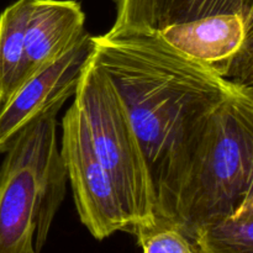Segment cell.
I'll use <instances>...</instances> for the list:
<instances>
[{
	"label": "cell",
	"instance_id": "obj_1",
	"mask_svg": "<svg viewBox=\"0 0 253 253\" xmlns=\"http://www.w3.org/2000/svg\"><path fill=\"white\" fill-rule=\"evenodd\" d=\"M93 58L124 101L155 187L158 221L172 222L193 153L212 111L237 86L167 43L158 31L93 36Z\"/></svg>",
	"mask_w": 253,
	"mask_h": 253
},
{
	"label": "cell",
	"instance_id": "obj_2",
	"mask_svg": "<svg viewBox=\"0 0 253 253\" xmlns=\"http://www.w3.org/2000/svg\"><path fill=\"white\" fill-rule=\"evenodd\" d=\"M253 193V99L241 89L208 119L183 180L173 224L189 239L231 216Z\"/></svg>",
	"mask_w": 253,
	"mask_h": 253
},
{
	"label": "cell",
	"instance_id": "obj_3",
	"mask_svg": "<svg viewBox=\"0 0 253 253\" xmlns=\"http://www.w3.org/2000/svg\"><path fill=\"white\" fill-rule=\"evenodd\" d=\"M0 167V253H40L66 195L57 115L17 135Z\"/></svg>",
	"mask_w": 253,
	"mask_h": 253
},
{
	"label": "cell",
	"instance_id": "obj_4",
	"mask_svg": "<svg viewBox=\"0 0 253 253\" xmlns=\"http://www.w3.org/2000/svg\"><path fill=\"white\" fill-rule=\"evenodd\" d=\"M74 101L85 119L96 158L110 174L136 236L158 221L155 187L124 101L93 56L82 74Z\"/></svg>",
	"mask_w": 253,
	"mask_h": 253
},
{
	"label": "cell",
	"instance_id": "obj_5",
	"mask_svg": "<svg viewBox=\"0 0 253 253\" xmlns=\"http://www.w3.org/2000/svg\"><path fill=\"white\" fill-rule=\"evenodd\" d=\"M59 151L79 219L91 236L101 241L118 231L135 234L110 174L96 158L85 119L76 101L62 120Z\"/></svg>",
	"mask_w": 253,
	"mask_h": 253
},
{
	"label": "cell",
	"instance_id": "obj_6",
	"mask_svg": "<svg viewBox=\"0 0 253 253\" xmlns=\"http://www.w3.org/2000/svg\"><path fill=\"white\" fill-rule=\"evenodd\" d=\"M88 32L68 52L27 77L0 108V153H5L27 126L59 109L76 94L84 68L93 56Z\"/></svg>",
	"mask_w": 253,
	"mask_h": 253
},
{
	"label": "cell",
	"instance_id": "obj_7",
	"mask_svg": "<svg viewBox=\"0 0 253 253\" xmlns=\"http://www.w3.org/2000/svg\"><path fill=\"white\" fill-rule=\"evenodd\" d=\"M169 46L222 77L242 47L247 34L239 15H211L157 30Z\"/></svg>",
	"mask_w": 253,
	"mask_h": 253
},
{
	"label": "cell",
	"instance_id": "obj_8",
	"mask_svg": "<svg viewBox=\"0 0 253 253\" xmlns=\"http://www.w3.org/2000/svg\"><path fill=\"white\" fill-rule=\"evenodd\" d=\"M84 25L85 14L76 0H31L24 81L68 52L86 32Z\"/></svg>",
	"mask_w": 253,
	"mask_h": 253
},
{
	"label": "cell",
	"instance_id": "obj_9",
	"mask_svg": "<svg viewBox=\"0 0 253 253\" xmlns=\"http://www.w3.org/2000/svg\"><path fill=\"white\" fill-rule=\"evenodd\" d=\"M31 0H16L0 14V108L22 83Z\"/></svg>",
	"mask_w": 253,
	"mask_h": 253
},
{
	"label": "cell",
	"instance_id": "obj_10",
	"mask_svg": "<svg viewBox=\"0 0 253 253\" xmlns=\"http://www.w3.org/2000/svg\"><path fill=\"white\" fill-rule=\"evenodd\" d=\"M199 253H253V217L229 216L192 236Z\"/></svg>",
	"mask_w": 253,
	"mask_h": 253
},
{
	"label": "cell",
	"instance_id": "obj_11",
	"mask_svg": "<svg viewBox=\"0 0 253 253\" xmlns=\"http://www.w3.org/2000/svg\"><path fill=\"white\" fill-rule=\"evenodd\" d=\"M211 15H239L249 30L253 25V0H166L158 30Z\"/></svg>",
	"mask_w": 253,
	"mask_h": 253
},
{
	"label": "cell",
	"instance_id": "obj_12",
	"mask_svg": "<svg viewBox=\"0 0 253 253\" xmlns=\"http://www.w3.org/2000/svg\"><path fill=\"white\" fill-rule=\"evenodd\" d=\"M116 19L109 34L157 31L166 0H115Z\"/></svg>",
	"mask_w": 253,
	"mask_h": 253
},
{
	"label": "cell",
	"instance_id": "obj_13",
	"mask_svg": "<svg viewBox=\"0 0 253 253\" xmlns=\"http://www.w3.org/2000/svg\"><path fill=\"white\" fill-rule=\"evenodd\" d=\"M143 253H199L194 242L172 222L157 221L136 235Z\"/></svg>",
	"mask_w": 253,
	"mask_h": 253
},
{
	"label": "cell",
	"instance_id": "obj_14",
	"mask_svg": "<svg viewBox=\"0 0 253 253\" xmlns=\"http://www.w3.org/2000/svg\"><path fill=\"white\" fill-rule=\"evenodd\" d=\"M225 78L253 99V25L247 30L242 47L230 63Z\"/></svg>",
	"mask_w": 253,
	"mask_h": 253
},
{
	"label": "cell",
	"instance_id": "obj_15",
	"mask_svg": "<svg viewBox=\"0 0 253 253\" xmlns=\"http://www.w3.org/2000/svg\"><path fill=\"white\" fill-rule=\"evenodd\" d=\"M231 216L253 217V193L241 204V207L231 215Z\"/></svg>",
	"mask_w": 253,
	"mask_h": 253
}]
</instances>
